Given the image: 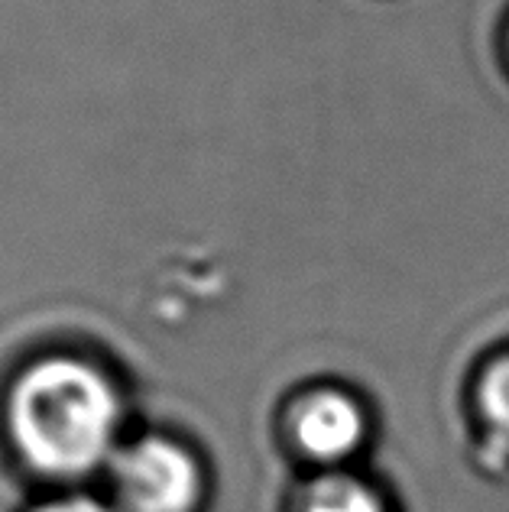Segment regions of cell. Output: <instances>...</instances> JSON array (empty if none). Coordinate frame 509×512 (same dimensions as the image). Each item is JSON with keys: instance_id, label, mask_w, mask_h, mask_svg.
I'll return each mask as SVG.
<instances>
[{"instance_id": "cell-4", "label": "cell", "mask_w": 509, "mask_h": 512, "mask_svg": "<svg viewBox=\"0 0 509 512\" xmlns=\"http://www.w3.org/2000/svg\"><path fill=\"white\" fill-rule=\"evenodd\" d=\"M299 512H390L370 483L351 474H325L308 483Z\"/></svg>"}, {"instance_id": "cell-5", "label": "cell", "mask_w": 509, "mask_h": 512, "mask_svg": "<svg viewBox=\"0 0 509 512\" xmlns=\"http://www.w3.org/2000/svg\"><path fill=\"white\" fill-rule=\"evenodd\" d=\"M477 406L493 435L509 444V354L493 360L480 376Z\"/></svg>"}, {"instance_id": "cell-1", "label": "cell", "mask_w": 509, "mask_h": 512, "mask_svg": "<svg viewBox=\"0 0 509 512\" xmlns=\"http://www.w3.org/2000/svg\"><path fill=\"white\" fill-rule=\"evenodd\" d=\"M10 435L26 464L49 477H85L120 451V396L88 360L46 357L10 389Z\"/></svg>"}, {"instance_id": "cell-3", "label": "cell", "mask_w": 509, "mask_h": 512, "mask_svg": "<svg viewBox=\"0 0 509 512\" xmlns=\"http://www.w3.org/2000/svg\"><path fill=\"white\" fill-rule=\"evenodd\" d=\"M289 431L296 448L315 464H344L367 441V415L341 389H315L292 406Z\"/></svg>"}, {"instance_id": "cell-6", "label": "cell", "mask_w": 509, "mask_h": 512, "mask_svg": "<svg viewBox=\"0 0 509 512\" xmlns=\"http://www.w3.org/2000/svg\"><path fill=\"white\" fill-rule=\"evenodd\" d=\"M36 512H117L114 506H107L95 496H62V500H52L46 506H39Z\"/></svg>"}, {"instance_id": "cell-2", "label": "cell", "mask_w": 509, "mask_h": 512, "mask_svg": "<svg viewBox=\"0 0 509 512\" xmlns=\"http://www.w3.org/2000/svg\"><path fill=\"white\" fill-rule=\"evenodd\" d=\"M111 480L117 512H192L205 490L195 454L166 435L120 444Z\"/></svg>"}]
</instances>
